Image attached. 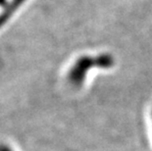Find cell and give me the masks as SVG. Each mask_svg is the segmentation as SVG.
Wrapping results in <instances>:
<instances>
[{
  "mask_svg": "<svg viewBox=\"0 0 152 151\" xmlns=\"http://www.w3.org/2000/svg\"><path fill=\"white\" fill-rule=\"evenodd\" d=\"M115 60L112 55L107 53L97 56H83L79 58L68 73V82L74 86L82 85L86 78L87 72L93 68L109 69L114 66Z\"/></svg>",
  "mask_w": 152,
  "mask_h": 151,
  "instance_id": "obj_1",
  "label": "cell"
},
{
  "mask_svg": "<svg viewBox=\"0 0 152 151\" xmlns=\"http://www.w3.org/2000/svg\"><path fill=\"white\" fill-rule=\"evenodd\" d=\"M26 1V0H10L5 6L3 11L0 13V28L7 22L16 10Z\"/></svg>",
  "mask_w": 152,
  "mask_h": 151,
  "instance_id": "obj_2",
  "label": "cell"
},
{
  "mask_svg": "<svg viewBox=\"0 0 152 151\" xmlns=\"http://www.w3.org/2000/svg\"><path fill=\"white\" fill-rule=\"evenodd\" d=\"M7 0H0V6H3V7H5L6 5H7Z\"/></svg>",
  "mask_w": 152,
  "mask_h": 151,
  "instance_id": "obj_3",
  "label": "cell"
},
{
  "mask_svg": "<svg viewBox=\"0 0 152 151\" xmlns=\"http://www.w3.org/2000/svg\"><path fill=\"white\" fill-rule=\"evenodd\" d=\"M0 151H11V150L9 149L7 146L2 145V146H0Z\"/></svg>",
  "mask_w": 152,
  "mask_h": 151,
  "instance_id": "obj_4",
  "label": "cell"
}]
</instances>
